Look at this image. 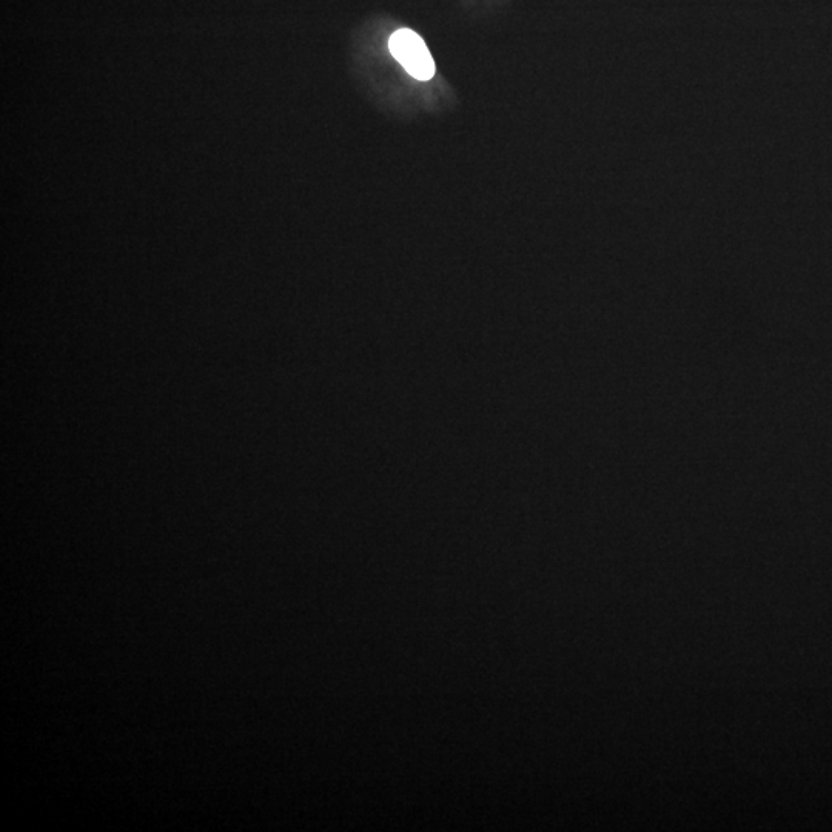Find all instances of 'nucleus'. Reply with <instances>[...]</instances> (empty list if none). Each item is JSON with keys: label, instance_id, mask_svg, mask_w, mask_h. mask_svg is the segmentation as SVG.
<instances>
[{"label": "nucleus", "instance_id": "f257e3e1", "mask_svg": "<svg viewBox=\"0 0 832 832\" xmlns=\"http://www.w3.org/2000/svg\"><path fill=\"white\" fill-rule=\"evenodd\" d=\"M390 53L416 81H430L435 62L420 34L409 28L395 31L389 41Z\"/></svg>", "mask_w": 832, "mask_h": 832}]
</instances>
